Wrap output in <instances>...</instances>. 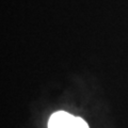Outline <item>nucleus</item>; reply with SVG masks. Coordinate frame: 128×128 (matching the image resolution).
<instances>
[{
    "mask_svg": "<svg viewBox=\"0 0 128 128\" xmlns=\"http://www.w3.org/2000/svg\"><path fill=\"white\" fill-rule=\"evenodd\" d=\"M75 116L65 111H58L50 116L48 128H70Z\"/></svg>",
    "mask_w": 128,
    "mask_h": 128,
    "instance_id": "obj_1",
    "label": "nucleus"
},
{
    "mask_svg": "<svg viewBox=\"0 0 128 128\" xmlns=\"http://www.w3.org/2000/svg\"><path fill=\"white\" fill-rule=\"evenodd\" d=\"M70 128H90V127H89V125H88L86 122L83 118L75 116L74 122H73V124H72Z\"/></svg>",
    "mask_w": 128,
    "mask_h": 128,
    "instance_id": "obj_2",
    "label": "nucleus"
}]
</instances>
